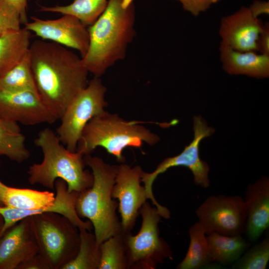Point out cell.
Returning <instances> with one entry per match:
<instances>
[{"mask_svg": "<svg viewBox=\"0 0 269 269\" xmlns=\"http://www.w3.org/2000/svg\"><path fill=\"white\" fill-rule=\"evenodd\" d=\"M126 234L122 231L100 245L98 269H129Z\"/></svg>", "mask_w": 269, "mask_h": 269, "instance_id": "cell-23", "label": "cell"}, {"mask_svg": "<svg viewBox=\"0 0 269 269\" xmlns=\"http://www.w3.org/2000/svg\"><path fill=\"white\" fill-rule=\"evenodd\" d=\"M7 187V185L3 184L0 180V206H4L3 203V199Z\"/></svg>", "mask_w": 269, "mask_h": 269, "instance_id": "cell-33", "label": "cell"}, {"mask_svg": "<svg viewBox=\"0 0 269 269\" xmlns=\"http://www.w3.org/2000/svg\"><path fill=\"white\" fill-rule=\"evenodd\" d=\"M207 240L212 262L225 265L235 262L250 246L242 235L212 232L207 235Z\"/></svg>", "mask_w": 269, "mask_h": 269, "instance_id": "cell-19", "label": "cell"}, {"mask_svg": "<svg viewBox=\"0 0 269 269\" xmlns=\"http://www.w3.org/2000/svg\"><path fill=\"white\" fill-rule=\"evenodd\" d=\"M30 217L38 253L46 259L51 269H61L78 253L79 228L56 213L45 212Z\"/></svg>", "mask_w": 269, "mask_h": 269, "instance_id": "cell-6", "label": "cell"}, {"mask_svg": "<svg viewBox=\"0 0 269 269\" xmlns=\"http://www.w3.org/2000/svg\"><path fill=\"white\" fill-rule=\"evenodd\" d=\"M14 7L18 12L21 23L24 24L28 22L27 7L28 0H4Z\"/></svg>", "mask_w": 269, "mask_h": 269, "instance_id": "cell-32", "label": "cell"}, {"mask_svg": "<svg viewBox=\"0 0 269 269\" xmlns=\"http://www.w3.org/2000/svg\"><path fill=\"white\" fill-rule=\"evenodd\" d=\"M38 253L29 216L17 222L0 238V269H17Z\"/></svg>", "mask_w": 269, "mask_h": 269, "instance_id": "cell-15", "label": "cell"}, {"mask_svg": "<svg viewBox=\"0 0 269 269\" xmlns=\"http://www.w3.org/2000/svg\"><path fill=\"white\" fill-rule=\"evenodd\" d=\"M128 121L117 114L105 111L92 119L83 131L76 151L83 156L102 147L123 163L124 149L128 147L138 148L143 142L153 145L158 142V136L140 124Z\"/></svg>", "mask_w": 269, "mask_h": 269, "instance_id": "cell-5", "label": "cell"}, {"mask_svg": "<svg viewBox=\"0 0 269 269\" xmlns=\"http://www.w3.org/2000/svg\"><path fill=\"white\" fill-rule=\"evenodd\" d=\"M0 119H1V118H0Z\"/></svg>", "mask_w": 269, "mask_h": 269, "instance_id": "cell-36", "label": "cell"}, {"mask_svg": "<svg viewBox=\"0 0 269 269\" xmlns=\"http://www.w3.org/2000/svg\"><path fill=\"white\" fill-rule=\"evenodd\" d=\"M0 118L24 125L54 123L58 118L38 94L0 89Z\"/></svg>", "mask_w": 269, "mask_h": 269, "instance_id": "cell-13", "label": "cell"}, {"mask_svg": "<svg viewBox=\"0 0 269 269\" xmlns=\"http://www.w3.org/2000/svg\"><path fill=\"white\" fill-rule=\"evenodd\" d=\"M198 223L206 235L212 232L226 236L245 233L247 211L244 200L239 195H212L196 210Z\"/></svg>", "mask_w": 269, "mask_h": 269, "instance_id": "cell-10", "label": "cell"}, {"mask_svg": "<svg viewBox=\"0 0 269 269\" xmlns=\"http://www.w3.org/2000/svg\"><path fill=\"white\" fill-rule=\"evenodd\" d=\"M193 130L194 134L192 141L181 152L164 159L152 172L143 171L142 173L141 182L144 184L148 198L161 214L165 213L167 208L160 205L156 200L152 191V184L159 174L170 168L180 166L186 167L192 172L195 184L204 188L209 186V167L206 162L200 159L199 145L200 141L212 135L214 130L208 127L204 120L199 116L194 117Z\"/></svg>", "mask_w": 269, "mask_h": 269, "instance_id": "cell-9", "label": "cell"}, {"mask_svg": "<svg viewBox=\"0 0 269 269\" xmlns=\"http://www.w3.org/2000/svg\"><path fill=\"white\" fill-rule=\"evenodd\" d=\"M80 246L74 258L61 269H98L100 259V245L94 234L84 229H79Z\"/></svg>", "mask_w": 269, "mask_h": 269, "instance_id": "cell-24", "label": "cell"}, {"mask_svg": "<svg viewBox=\"0 0 269 269\" xmlns=\"http://www.w3.org/2000/svg\"><path fill=\"white\" fill-rule=\"evenodd\" d=\"M93 176L92 186L78 193L75 204L78 215L92 224L98 244L122 231L117 210L118 202L112 196L118 165H111L90 154L84 156Z\"/></svg>", "mask_w": 269, "mask_h": 269, "instance_id": "cell-3", "label": "cell"}, {"mask_svg": "<svg viewBox=\"0 0 269 269\" xmlns=\"http://www.w3.org/2000/svg\"><path fill=\"white\" fill-rule=\"evenodd\" d=\"M134 0H109L96 21L88 27L89 45L81 57L89 73L101 77L123 60L136 34Z\"/></svg>", "mask_w": 269, "mask_h": 269, "instance_id": "cell-2", "label": "cell"}, {"mask_svg": "<svg viewBox=\"0 0 269 269\" xmlns=\"http://www.w3.org/2000/svg\"><path fill=\"white\" fill-rule=\"evenodd\" d=\"M29 55L38 95L60 119L88 83L82 58L67 47L44 40L31 43Z\"/></svg>", "mask_w": 269, "mask_h": 269, "instance_id": "cell-1", "label": "cell"}, {"mask_svg": "<svg viewBox=\"0 0 269 269\" xmlns=\"http://www.w3.org/2000/svg\"><path fill=\"white\" fill-rule=\"evenodd\" d=\"M190 243L187 252L178 269H199L211 266L212 262L207 240V235L198 222L189 228Z\"/></svg>", "mask_w": 269, "mask_h": 269, "instance_id": "cell-22", "label": "cell"}, {"mask_svg": "<svg viewBox=\"0 0 269 269\" xmlns=\"http://www.w3.org/2000/svg\"><path fill=\"white\" fill-rule=\"evenodd\" d=\"M31 32L24 27L0 37V77L18 64L28 53Z\"/></svg>", "mask_w": 269, "mask_h": 269, "instance_id": "cell-18", "label": "cell"}, {"mask_svg": "<svg viewBox=\"0 0 269 269\" xmlns=\"http://www.w3.org/2000/svg\"><path fill=\"white\" fill-rule=\"evenodd\" d=\"M252 15L258 18L262 14H269V2L266 0H255L248 7Z\"/></svg>", "mask_w": 269, "mask_h": 269, "instance_id": "cell-30", "label": "cell"}, {"mask_svg": "<svg viewBox=\"0 0 269 269\" xmlns=\"http://www.w3.org/2000/svg\"><path fill=\"white\" fill-rule=\"evenodd\" d=\"M247 211L245 233L256 241L269 226V179L264 176L248 185L244 199Z\"/></svg>", "mask_w": 269, "mask_h": 269, "instance_id": "cell-16", "label": "cell"}, {"mask_svg": "<svg viewBox=\"0 0 269 269\" xmlns=\"http://www.w3.org/2000/svg\"><path fill=\"white\" fill-rule=\"evenodd\" d=\"M4 221L2 216L0 214V238L1 236V232L3 226Z\"/></svg>", "mask_w": 269, "mask_h": 269, "instance_id": "cell-34", "label": "cell"}, {"mask_svg": "<svg viewBox=\"0 0 269 269\" xmlns=\"http://www.w3.org/2000/svg\"><path fill=\"white\" fill-rule=\"evenodd\" d=\"M17 269H51L46 259L39 253L20 264Z\"/></svg>", "mask_w": 269, "mask_h": 269, "instance_id": "cell-29", "label": "cell"}, {"mask_svg": "<svg viewBox=\"0 0 269 269\" xmlns=\"http://www.w3.org/2000/svg\"><path fill=\"white\" fill-rule=\"evenodd\" d=\"M34 143L41 149L43 158L28 168V181L31 185L53 189L56 180L61 179L66 183L69 192L78 193L92 186L93 176L85 169L84 156L68 150L51 129L41 130Z\"/></svg>", "mask_w": 269, "mask_h": 269, "instance_id": "cell-4", "label": "cell"}, {"mask_svg": "<svg viewBox=\"0 0 269 269\" xmlns=\"http://www.w3.org/2000/svg\"><path fill=\"white\" fill-rule=\"evenodd\" d=\"M180 2L183 8L194 16H198L211 5L209 0H174Z\"/></svg>", "mask_w": 269, "mask_h": 269, "instance_id": "cell-28", "label": "cell"}, {"mask_svg": "<svg viewBox=\"0 0 269 269\" xmlns=\"http://www.w3.org/2000/svg\"><path fill=\"white\" fill-rule=\"evenodd\" d=\"M264 25L248 7H241L233 14L223 17L219 34L220 44L240 51H258V41Z\"/></svg>", "mask_w": 269, "mask_h": 269, "instance_id": "cell-14", "label": "cell"}, {"mask_svg": "<svg viewBox=\"0 0 269 269\" xmlns=\"http://www.w3.org/2000/svg\"><path fill=\"white\" fill-rule=\"evenodd\" d=\"M143 172L140 166L131 167L124 162L118 167L112 196L119 201L122 232L126 234L132 233L141 207L149 199L141 185Z\"/></svg>", "mask_w": 269, "mask_h": 269, "instance_id": "cell-11", "label": "cell"}, {"mask_svg": "<svg viewBox=\"0 0 269 269\" xmlns=\"http://www.w3.org/2000/svg\"><path fill=\"white\" fill-rule=\"evenodd\" d=\"M139 215L142 222L139 232L125 236L129 269H155L165 260L172 258V251L160 237L158 224L162 217L157 209L145 202Z\"/></svg>", "mask_w": 269, "mask_h": 269, "instance_id": "cell-7", "label": "cell"}, {"mask_svg": "<svg viewBox=\"0 0 269 269\" xmlns=\"http://www.w3.org/2000/svg\"><path fill=\"white\" fill-rule=\"evenodd\" d=\"M25 141V137L18 123L0 119V155L18 163L26 160L30 154Z\"/></svg>", "mask_w": 269, "mask_h": 269, "instance_id": "cell-20", "label": "cell"}, {"mask_svg": "<svg viewBox=\"0 0 269 269\" xmlns=\"http://www.w3.org/2000/svg\"><path fill=\"white\" fill-rule=\"evenodd\" d=\"M258 51L260 53L269 55V25H264L258 41Z\"/></svg>", "mask_w": 269, "mask_h": 269, "instance_id": "cell-31", "label": "cell"}, {"mask_svg": "<svg viewBox=\"0 0 269 269\" xmlns=\"http://www.w3.org/2000/svg\"><path fill=\"white\" fill-rule=\"evenodd\" d=\"M108 2L109 0H73L67 5H40L38 10L72 15L88 27L103 13Z\"/></svg>", "mask_w": 269, "mask_h": 269, "instance_id": "cell-21", "label": "cell"}, {"mask_svg": "<svg viewBox=\"0 0 269 269\" xmlns=\"http://www.w3.org/2000/svg\"><path fill=\"white\" fill-rule=\"evenodd\" d=\"M24 28L33 32L43 40L54 42L78 51L83 57L89 45L88 28L78 18L69 14H63L54 19H43L31 17Z\"/></svg>", "mask_w": 269, "mask_h": 269, "instance_id": "cell-12", "label": "cell"}, {"mask_svg": "<svg viewBox=\"0 0 269 269\" xmlns=\"http://www.w3.org/2000/svg\"><path fill=\"white\" fill-rule=\"evenodd\" d=\"M107 89L100 77H94L71 102L60 118L56 134L69 150L76 151L78 143L85 126L94 117L105 110Z\"/></svg>", "mask_w": 269, "mask_h": 269, "instance_id": "cell-8", "label": "cell"}, {"mask_svg": "<svg viewBox=\"0 0 269 269\" xmlns=\"http://www.w3.org/2000/svg\"><path fill=\"white\" fill-rule=\"evenodd\" d=\"M209 0L211 4H212L215 3L219 1L220 0Z\"/></svg>", "mask_w": 269, "mask_h": 269, "instance_id": "cell-35", "label": "cell"}, {"mask_svg": "<svg viewBox=\"0 0 269 269\" xmlns=\"http://www.w3.org/2000/svg\"><path fill=\"white\" fill-rule=\"evenodd\" d=\"M269 261V238L248 249L235 262L233 269H265Z\"/></svg>", "mask_w": 269, "mask_h": 269, "instance_id": "cell-26", "label": "cell"}, {"mask_svg": "<svg viewBox=\"0 0 269 269\" xmlns=\"http://www.w3.org/2000/svg\"><path fill=\"white\" fill-rule=\"evenodd\" d=\"M0 89L30 91L38 94L31 69L29 51L18 64L0 77Z\"/></svg>", "mask_w": 269, "mask_h": 269, "instance_id": "cell-25", "label": "cell"}, {"mask_svg": "<svg viewBox=\"0 0 269 269\" xmlns=\"http://www.w3.org/2000/svg\"><path fill=\"white\" fill-rule=\"evenodd\" d=\"M220 53L223 68L230 75H245L257 78L269 77L268 55L238 51L222 44Z\"/></svg>", "mask_w": 269, "mask_h": 269, "instance_id": "cell-17", "label": "cell"}, {"mask_svg": "<svg viewBox=\"0 0 269 269\" xmlns=\"http://www.w3.org/2000/svg\"><path fill=\"white\" fill-rule=\"evenodd\" d=\"M20 15L16 9L4 0H0V37L20 29Z\"/></svg>", "mask_w": 269, "mask_h": 269, "instance_id": "cell-27", "label": "cell"}]
</instances>
